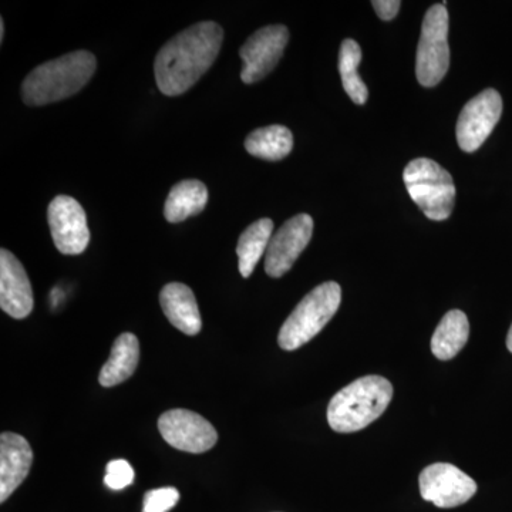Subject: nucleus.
Masks as SVG:
<instances>
[{
    "mask_svg": "<svg viewBox=\"0 0 512 512\" xmlns=\"http://www.w3.org/2000/svg\"><path fill=\"white\" fill-rule=\"evenodd\" d=\"M224 30L215 22H200L161 47L154 62L160 92L175 97L190 90L220 55Z\"/></svg>",
    "mask_w": 512,
    "mask_h": 512,
    "instance_id": "obj_1",
    "label": "nucleus"
},
{
    "mask_svg": "<svg viewBox=\"0 0 512 512\" xmlns=\"http://www.w3.org/2000/svg\"><path fill=\"white\" fill-rule=\"evenodd\" d=\"M96 69V57L87 50L67 53L40 64L26 76L22 99L30 107L69 99L90 82Z\"/></svg>",
    "mask_w": 512,
    "mask_h": 512,
    "instance_id": "obj_2",
    "label": "nucleus"
},
{
    "mask_svg": "<svg viewBox=\"0 0 512 512\" xmlns=\"http://www.w3.org/2000/svg\"><path fill=\"white\" fill-rule=\"evenodd\" d=\"M393 399L386 377L365 376L349 383L330 400L328 423L338 433H355L379 419Z\"/></svg>",
    "mask_w": 512,
    "mask_h": 512,
    "instance_id": "obj_3",
    "label": "nucleus"
},
{
    "mask_svg": "<svg viewBox=\"0 0 512 512\" xmlns=\"http://www.w3.org/2000/svg\"><path fill=\"white\" fill-rule=\"evenodd\" d=\"M342 302V288L336 282L316 286L298 303L279 330L281 349L296 350L311 342L332 320Z\"/></svg>",
    "mask_w": 512,
    "mask_h": 512,
    "instance_id": "obj_4",
    "label": "nucleus"
},
{
    "mask_svg": "<svg viewBox=\"0 0 512 512\" xmlns=\"http://www.w3.org/2000/svg\"><path fill=\"white\" fill-rule=\"evenodd\" d=\"M404 184L412 200L431 221H446L456 202L453 177L430 158H416L404 168Z\"/></svg>",
    "mask_w": 512,
    "mask_h": 512,
    "instance_id": "obj_5",
    "label": "nucleus"
},
{
    "mask_svg": "<svg viewBox=\"0 0 512 512\" xmlns=\"http://www.w3.org/2000/svg\"><path fill=\"white\" fill-rule=\"evenodd\" d=\"M450 67L448 12L446 6H431L421 25L416 56V76L423 87L437 86Z\"/></svg>",
    "mask_w": 512,
    "mask_h": 512,
    "instance_id": "obj_6",
    "label": "nucleus"
},
{
    "mask_svg": "<svg viewBox=\"0 0 512 512\" xmlns=\"http://www.w3.org/2000/svg\"><path fill=\"white\" fill-rule=\"evenodd\" d=\"M503 114V99L494 89L473 97L461 110L457 121V143L466 153H474L493 133Z\"/></svg>",
    "mask_w": 512,
    "mask_h": 512,
    "instance_id": "obj_7",
    "label": "nucleus"
},
{
    "mask_svg": "<svg viewBox=\"0 0 512 512\" xmlns=\"http://www.w3.org/2000/svg\"><path fill=\"white\" fill-rule=\"evenodd\" d=\"M423 500L439 508H456L477 493V483L453 464L436 463L424 468L419 477Z\"/></svg>",
    "mask_w": 512,
    "mask_h": 512,
    "instance_id": "obj_8",
    "label": "nucleus"
},
{
    "mask_svg": "<svg viewBox=\"0 0 512 512\" xmlns=\"http://www.w3.org/2000/svg\"><path fill=\"white\" fill-rule=\"evenodd\" d=\"M288 42L289 30L284 25L265 26L256 30L239 50L242 82L252 84L268 76L284 56Z\"/></svg>",
    "mask_w": 512,
    "mask_h": 512,
    "instance_id": "obj_9",
    "label": "nucleus"
},
{
    "mask_svg": "<svg viewBox=\"0 0 512 512\" xmlns=\"http://www.w3.org/2000/svg\"><path fill=\"white\" fill-rule=\"evenodd\" d=\"M158 430L171 447L202 454L217 444L218 433L210 421L191 410L174 409L161 414Z\"/></svg>",
    "mask_w": 512,
    "mask_h": 512,
    "instance_id": "obj_10",
    "label": "nucleus"
},
{
    "mask_svg": "<svg viewBox=\"0 0 512 512\" xmlns=\"http://www.w3.org/2000/svg\"><path fill=\"white\" fill-rule=\"evenodd\" d=\"M47 220L53 242L63 255H80L89 247L86 211L79 201L67 195H57L50 202Z\"/></svg>",
    "mask_w": 512,
    "mask_h": 512,
    "instance_id": "obj_11",
    "label": "nucleus"
},
{
    "mask_svg": "<svg viewBox=\"0 0 512 512\" xmlns=\"http://www.w3.org/2000/svg\"><path fill=\"white\" fill-rule=\"evenodd\" d=\"M313 220L311 215L299 214L291 218L272 235L265 254V272L271 278H281L291 271L299 255L311 242Z\"/></svg>",
    "mask_w": 512,
    "mask_h": 512,
    "instance_id": "obj_12",
    "label": "nucleus"
},
{
    "mask_svg": "<svg viewBox=\"0 0 512 512\" xmlns=\"http://www.w3.org/2000/svg\"><path fill=\"white\" fill-rule=\"evenodd\" d=\"M35 306L32 285L18 258L3 248L0 251V308L15 319L28 318Z\"/></svg>",
    "mask_w": 512,
    "mask_h": 512,
    "instance_id": "obj_13",
    "label": "nucleus"
},
{
    "mask_svg": "<svg viewBox=\"0 0 512 512\" xmlns=\"http://www.w3.org/2000/svg\"><path fill=\"white\" fill-rule=\"evenodd\" d=\"M33 463L29 441L20 434L5 431L0 436V503L18 490Z\"/></svg>",
    "mask_w": 512,
    "mask_h": 512,
    "instance_id": "obj_14",
    "label": "nucleus"
},
{
    "mask_svg": "<svg viewBox=\"0 0 512 512\" xmlns=\"http://www.w3.org/2000/svg\"><path fill=\"white\" fill-rule=\"evenodd\" d=\"M161 308L171 325L188 336L201 332L202 320L194 292L180 282L165 285L160 293Z\"/></svg>",
    "mask_w": 512,
    "mask_h": 512,
    "instance_id": "obj_15",
    "label": "nucleus"
},
{
    "mask_svg": "<svg viewBox=\"0 0 512 512\" xmlns=\"http://www.w3.org/2000/svg\"><path fill=\"white\" fill-rule=\"evenodd\" d=\"M140 360V343L133 333H123L114 342L111 355L101 369L99 382L103 387H114L134 375Z\"/></svg>",
    "mask_w": 512,
    "mask_h": 512,
    "instance_id": "obj_16",
    "label": "nucleus"
},
{
    "mask_svg": "<svg viewBox=\"0 0 512 512\" xmlns=\"http://www.w3.org/2000/svg\"><path fill=\"white\" fill-rule=\"evenodd\" d=\"M208 188L198 180H185L175 184L164 205L165 220L178 224L201 214L207 207Z\"/></svg>",
    "mask_w": 512,
    "mask_h": 512,
    "instance_id": "obj_17",
    "label": "nucleus"
},
{
    "mask_svg": "<svg viewBox=\"0 0 512 512\" xmlns=\"http://www.w3.org/2000/svg\"><path fill=\"white\" fill-rule=\"evenodd\" d=\"M468 336L470 323L466 313L447 312L431 338V352L437 359L451 360L467 345Z\"/></svg>",
    "mask_w": 512,
    "mask_h": 512,
    "instance_id": "obj_18",
    "label": "nucleus"
},
{
    "mask_svg": "<svg viewBox=\"0 0 512 512\" xmlns=\"http://www.w3.org/2000/svg\"><path fill=\"white\" fill-rule=\"evenodd\" d=\"M272 232H274V222L269 218L255 221L242 232L237 245V255L239 272L244 278L252 275L259 259L266 254Z\"/></svg>",
    "mask_w": 512,
    "mask_h": 512,
    "instance_id": "obj_19",
    "label": "nucleus"
},
{
    "mask_svg": "<svg viewBox=\"0 0 512 512\" xmlns=\"http://www.w3.org/2000/svg\"><path fill=\"white\" fill-rule=\"evenodd\" d=\"M251 156L262 160L279 161L288 157L293 148L292 131L285 126H268L252 131L245 140Z\"/></svg>",
    "mask_w": 512,
    "mask_h": 512,
    "instance_id": "obj_20",
    "label": "nucleus"
},
{
    "mask_svg": "<svg viewBox=\"0 0 512 512\" xmlns=\"http://www.w3.org/2000/svg\"><path fill=\"white\" fill-rule=\"evenodd\" d=\"M360 62H362V49L359 43L353 39L343 40L339 52V72L342 77L343 89L348 93L353 103L363 106L369 99V92L365 82L360 79L357 73Z\"/></svg>",
    "mask_w": 512,
    "mask_h": 512,
    "instance_id": "obj_21",
    "label": "nucleus"
},
{
    "mask_svg": "<svg viewBox=\"0 0 512 512\" xmlns=\"http://www.w3.org/2000/svg\"><path fill=\"white\" fill-rule=\"evenodd\" d=\"M180 501L177 488L164 487L144 495L143 512H170Z\"/></svg>",
    "mask_w": 512,
    "mask_h": 512,
    "instance_id": "obj_22",
    "label": "nucleus"
},
{
    "mask_svg": "<svg viewBox=\"0 0 512 512\" xmlns=\"http://www.w3.org/2000/svg\"><path fill=\"white\" fill-rule=\"evenodd\" d=\"M134 470L126 460H113L107 464L104 484L110 490L120 491L133 484Z\"/></svg>",
    "mask_w": 512,
    "mask_h": 512,
    "instance_id": "obj_23",
    "label": "nucleus"
},
{
    "mask_svg": "<svg viewBox=\"0 0 512 512\" xmlns=\"http://www.w3.org/2000/svg\"><path fill=\"white\" fill-rule=\"evenodd\" d=\"M372 6L380 19L384 22H390L399 13L402 2H399V0H375V2H372Z\"/></svg>",
    "mask_w": 512,
    "mask_h": 512,
    "instance_id": "obj_24",
    "label": "nucleus"
},
{
    "mask_svg": "<svg viewBox=\"0 0 512 512\" xmlns=\"http://www.w3.org/2000/svg\"><path fill=\"white\" fill-rule=\"evenodd\" d=\"M507 348L512 353V325L510 330H508V336H507Z\"/></svg>",
    "mask_w": 512,
    "mask_h": 512,
    "instance_id": "obj_25",
    "label": "nucleus"
},
{
    "mask_svg": "<svg viewBox=\"0 0 512 512\" xmlns=\"http://www.w3.org/2000/svg\"><path fill=\"white\" fill-rule=\"evenodd\" d=\"M3 39H5V22L0 19V42H3Z\"/></svg>",
    "mask_w": 512,
    "mask_h": 512,
    "instance_id": "obj_26",
    "label": "nucleus"
}]
</instances>
